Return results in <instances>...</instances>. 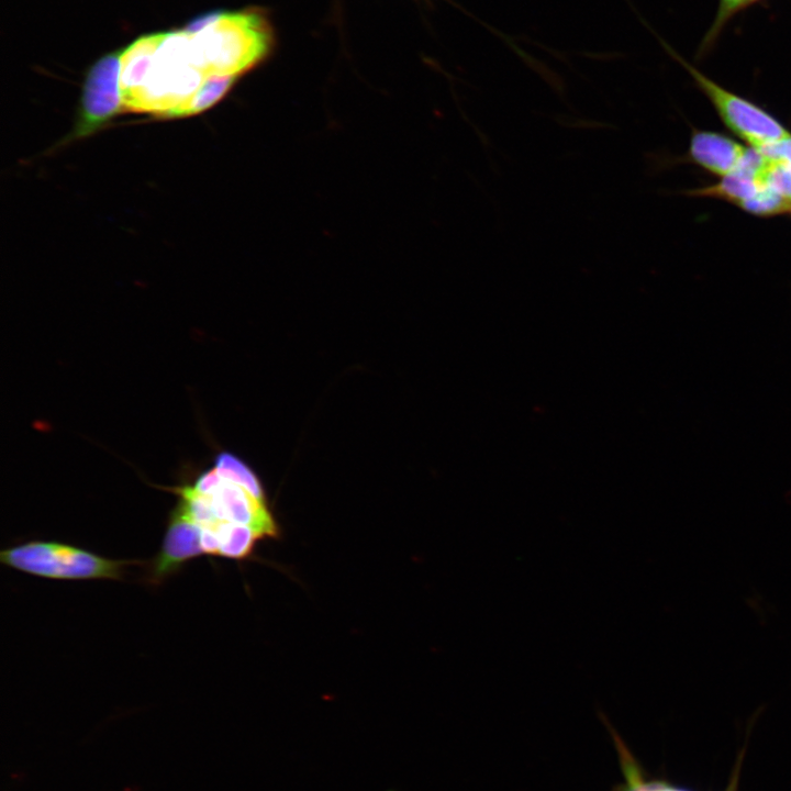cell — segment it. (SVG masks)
Returning <instances> with one entry per match:
<instances>
[{"label":"cell","mask_w":791,"mask_h":791,"mask_svg":"<svg viewBox=\"0 0 791 791\" xmlns=\"http://www.w3.org/2000/svg\"><path fill=\"white\" fill-rule=\"evenodd\" d=\"M200 527L178 510L170 512L158 555L151 565L149 581L159 583L189 560L203 555Z\"/></svg>","instance_id":"7"},{"label":"cell","mask_w":791,"mask_h":791,"mask_svg":"<svg viewBox=\"0 0 791 791\" xmlns=\"http://www.w3.org/2000/svg\"><path fill=\"white\" fill-rule=\"evenodd\" d=\"M762 1H765V0H744L746 10L757 3L762 2Z\"/></svg>","instance_id":"16"},{"label":"cell","mask_w":791,"mask_h":791,"mask_svg":"<svg viewBox=\"0 0 791 791\" xmlns=\"http://www.w3.org/2000/svg\"><path fill=\"white\" fill-rule=\"evenodd\" d=\"M197 64L208 78L235 77L260 63L274 43L269 21L258 11H221L196 34H189Z\"/></svg>","instance_id":"2"},{"label":"cell","mask_w":791,"mask_h":791,"mask_svg":"<svg viewBox=\"0 0 791 791\" xmlns=\"http://www.w3.org/2000/svg\"><path fill=\"white\" fill-rule=\"evenodd\" d=\"M728 791H734V790H733V789H731V790H728Z\"/></svg>","instance_id":"18"},{"label":"cell","mask_w":791,"mask_h":791,"mask_svg":"<svg viewBox=\"0 0 791 791\" xmlns=\"http://www.w3.org/2000/svg\"><path fill=\"white\" fill-rule=\"evenodd\" d=\"M190 486L205 495L218 523L250 526L263 538L278 535V526L267 502L257 499L245 487L225 477L215 467L200 474Z\"/></svg>","instance_id":"5"},{"label":"cell","mask_w":791,"mask_h":791,"mask_svg":"<svg viewBox=\"0 0 791 791\" xmlns=\"http://www.w3.org/2000/svg\"><path fill=\"white\" fill-rule=\"evenodd\" d=\"M666 51L692 77L711 101L725 125L754 148H764L790 136L789 131L767 111L722 87L664 43Z\"/></svg>","instance_id":"4"},{"label":"cell","mask_w":791,"mask_h":791,"mask_svg":"<svg viewBox=\"0 0 791 791\" xmlns=\"http://www.w3.org/2000/svg\"><path fill=\"white\" fill-rule=\"evenodd\" d=\"M208 79L194 59L188 33L182 30L160 33L144 79L122 100L124 111L187 116Z\"/></svg>","instance_id":"1"},{"label":"cell","mask_w":791,"mask_h":791,"mask_svg":"<svg viewBox=\"0 0 791 791\" xmlns=\"http://www.w3.org/2000/svg\"><path fill=\"white\" fill-rule=\"evenodd\" d=\"M1 564L47 579H122L133 560H115L54 541H31L0 552Z\"/></svg>","instance_id":"3"},{"label":"cell","mask_w":791,"mask_h":791,"mask_svg":"<svg viewBox=\"0 0 791 791\" xmlns=\"http://www.w3.org/2000/svg\"><path fill=\"white\" fill-rule=\"evenodd\" d=\"M766 187L762 180L743 169H736L714 185L691 191L695 197H709L725 200L740 207Z\"/></svg>","instance_id":"10"},{"label":"cell","mask_w":791,"mask_h":791,"mask_svg":"<svg viewBox=\"0 0 791 791\" xmlns=\"http://www.w3.org/2000/svg\"><path fill=\"white\" fill-rule=\"evenodd\" d=\"M746 148L732 138L715 132L697 131L690 140L691 159L708 171L727 176L735 171Z\"/></svg>","instance_id":"8"},{"label":"cell","mask_w":791,"mask_h":791,"mask_svg":"<svg viewBox=\"0 0 791 791\" xmlns=\"http://www.w3.org/2000/svg\"><path fill=\"white\" fill-rule=\"evenodd\" d=\"M120 55L110 53L89 70L82 90L77 135L92 132L114 114L124 111L119 86Z\"/></svg>","instance_id":"6"},{"label":"cell","mask_w":791,"mask_h":791,"mask_svg":"<svg viewBox=\"0 0 791 791\" xmlns=\"http://www.w3.org/2000/svg\"><path fill=\"white\" fill-rule=\"evenodd\" d=\"M214 467L225 477L245 487L257 499L267 502L260 480L237 456L222 452L216 456Z\"/></svg>","instance_id":"12"},{"label":"cell","mask_w":791,"mask_h":791,"mask_svg":"<svg viewBox=\"0 0 791 791\" xmlns=\"http://www.w3.org/2000/svg\"><path fill=\"white\" fill-rule=\"evenodd\" d=\"M759 151L768 158L782 159L791 164V135Z\"/></svg>","instance_id":"15"},{"label":"cell","mask_w":791,"mask_h":791,"mask_svg":"<svg viewBox=\"0 0 791 791\" xmlns=\"http://www.w3.org/2000/svg\"><path fill=\"white\" fill-rule=\"evenodd\" d=\"M761 180L783 198L791 201V164L782 159L769 158Z\"/></svg>","instance_id":"14"},{"label":"cell","mask_w":791,"mask_h":791,"mask_svg":"<svg viewBox=\"0 0 791 791\" xmlns=\"http://www.w3.org/2000/svg\"><path fill=\"white\" fill-rule=\"evenodd\" d=\"M739 208L756 215L771 216L791 211V201L766 186Z\"/></svg>","instance_id":"13"},{"label":"cell","mask_w":791,"mask_h":791,"mask_svg":"<svg viewBox=\"0 0 791 791\" xmlns=\"http://www.w3.org/2000/svg\"><path fill=\"white\" fill-rule=\"evenodd\" d=\"M661 791H687V790H682V789H678V788H672V787H670V786H668V784H665V787L662 788Z\"/></svg>","instance_id":"17"},{"label":"cell","mask_w":791,"mask_h":791,"mask_svg":"<svg viewBox=\"0 0 791 791\" xmlns=\"http://www.w3.org/2000/svg\"><path fill=\"white\" fill-rule=\"evenodd\" d=\"M159 38L160 33L144 35L121 52L119 86L122 100L141 85Z\"/></svg>","instance_id":"9"},{"label":"cell","mask_w":791,"mask_h":791,"mask_svg":"<svg viewBox=\"0 0 791 791\" xmlns=\"http://www.w3.org/2000/svg\"><path fill=\"white\" fill-rule=\"evenodd\" d=\"M211 531L219 543L218 556L231 559L247 558L254 552L257 541L263 539L257 531L242 524L221 522Z\"/></svg>","instance_id":"11"}]
</instances>
